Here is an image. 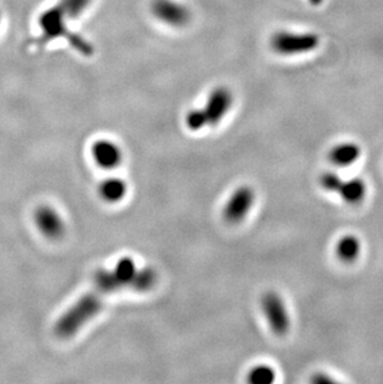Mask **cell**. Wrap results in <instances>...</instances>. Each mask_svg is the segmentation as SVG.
I'll use <instances>...</instances> for the list:
<instances>
[{"mask_svg": "<svg viewBox=\"0 0 383 384\" xmlns=\"http://www.w3.org/2000/svg\"><path fill=\"white\" fill-rule=\"evenodd\" d=\"M95 290H97L102 295H107L110 292H115L117 290L123 289V285L117 280L116 275L112 270L100 269L94 276Z\"/></svg>", "mask_w": 383, "mask_h": 384, "instance_id": "13", "label": "cell"}, {"mask_svg": "<svg viewBox=\"0 0 383 384\" xmlns=\"http://www.w3.org/2000/svg\"><path fill=\"white\" fill-rule=\"evenodd\" d=\"M35 222L40 232L49 239H59L65 232L62 217L50 206H41L35 214Z\"/></svg>", "mask_w": 383, "mask_h": 384, "instance_id": "7", "label": "cell"}, {"mask_svg": "<svg viewBox=\"0 0 383 384\" xmlns=\"http://www.w3.org/2000/svg\"><path fill=\"white\" fill-rule=\"evenodd\" d=\"M232 104H233V95L227 87H217L213 90L207 100L206 108H204L207 118H208V125L211 126L217 125L229 111Z\"/></svg>", "mask_w": 383, "mask_h": 384, "instance_id": "6", "label": "cell"}, {"mask_svg": "<svg viewBox=\"0 0 383 384\" xmlns=\"http://www.w3.org/2000/svg\"><path fill=\"white\" fill-rule=\"evenodd\" d=\"M320 39L316 34L290 33V31H278L272 35V50L280 55H299L315 50L319 46Z\"/></svg>", "mask_w": 383, "mask_h": 384, "instance_id": "2", "label": "cell"}, {"mask_svg": "<svg viewBox=\"0 0 383 384\" xmlns=\"http://www.w3.org/2000/svg\"><path fill=\"white\" fill-rule=\"evenodd\" d=\"M254 190L250 187L243 185L234 192L227 206L224 208V219L230 224L242 222L250 211L254 203Z\"/></svg>", "mask_w": 383, "mask_h": 384, "instance_id": "5", "label": "cell"}, {"mask_svg": "<svg viewBox=\"0 0 383 384\" xmlns=\"http://www.w3.org/2000/svg\"><path fill=\"white\" fill-rule=\"evenodd\" d=\"M341 182H342V178L336 173H323L320 177V184H321L322 188L328 192H331V193H337Z\"/></svg>", "mask_w": 383, "mask_h": 384, "instance_id": "19", "label": "cell"}, {"mask_svg": "<svg viewBox=\"0 0 383 384\" xmlns=\"http://www.w3.org/2000/svg\"><path fill=\"white\" fill-rule=\"evenodd\" d=\"M151 11L155 19L174 28H182L190 20L188 9L176 0H153Z\"/></svg>", "mask_w": 383, "mask_h": 384, "instance_id": "4", "label": "cell"}, {"mask_svg": "<svg viewBox=\"0 0 383 384\" xmlns=\"http://www.w3.org/2000/svg\"><path fill=\"white\" fill-rule=\"evenodd\" d=\"M102 294L97 290L83 295L56 322L55 334L62 339H70L85 323L95 318L102 308Z\"/></svg>", "mask_w": 383, "mask_h": 384, "instance_id": "1", "label": "cell"}, {"mask_svg": "<svg viewBox=\"0 0 383 384\" xmlns=\"http://www.w3.org/2000/svg\"><path fill=\"white\" fill-rule=\"evenodd\" d=\"M310 1L314 6H319L320 3H322V0H310Z\"/></svg>", "mask_w": 383, "mask_h": 384, "instance_id": "20", "label": "cell"}, {"mask_svg": "<svg viewBox=\"0 0 383 384\" xmlns=\"http://www.w3.org/2000/svg\"><path fill=\"white\" fill-rule=\"evenodd\" d=\"M91 0H62L60 6L65 17L75 19L89 6Z\"/></svg>", "mask_w": 383, "mask_h": 384, "instance_id": "17", "label": "cell"}, {"mask_svg": "<svg viewBox=\"0 0 383 384\" xmlns=\"http://www.w3.org/2000/svg\"><path fill=\"white\" fill-rule=\"evenodd\" d=\"M361 243L354 235H347L339 240L336 246V255L341 262H352L360 256Z\"/></svg>", "mask_w": 383, "mask_h": 384, "instance_id": "11", "label": "cell"}, {"mask_svg": "<svg viewBox=\"0 0 383 384\" xmlns=\"http://www.w3.org/2000/svg\"><path fill=\"white\" fill-rule=\"evenodd\" d=\"M186 123L189 129L192 131H198L200 128L204 127L208 125V118H207L204 110H192L187 113Z\"/></svg>", "mask_w": 383, "mask_h": 384, "instance_id": "18", "label": "cell"}, {"mask_svg": "<svg viewBox=\"0 0 383 384\" xmlns=\"http://www.w3.org/2000/svg\"><path fill=\"white\" fill-rule=\"evenodd\" d=\"M261 307L272 332L283 336L289 331L290 320L283 299L274 291H267L261 299Z\"/></svg>", "mask_w": 383, "mask_h": 384, "instance_id": "3", "label": "cell"}, {"mask_svg": "<svg viewBox=\"0 0 383 384\" xmlns=\"http://www.w3.org/2000/svg\"><path fill=\"white\" fill-rule=\"evenodd\" d=\"M275 379V372L269 366H258L250 371L248 381L254 384L272 383Z\"/></svg>", "mask_w": 383, "mask_h": 384, "instance_id": "16", "label": "cell"}, {"mask_svg": "<svg viewBox=\"0 0 383 384\" xmlns=\"http://www.w3.org/2000/svg\"><path fill=\"white\" fill-rule=\"evenodd\" d=\"M127 190V185L123 179L110 178L106 179L105 182L100 184L101 198L109 203H116L121 201Z\"/></svg>", "mask_w": 383, "mask_h": 384, "instance_id": "12", "label": "cell"}, {"mask_svg": "<svg viewBox=\"0 0 383 384\" xmlns=\"http://www.w3.org/2000/svg\"><path fill=\"white\" fill-rule=\"evenodd\" d=\"M112 271L116 275L117 280L123 285V287H130L134 275L137 273V267L131 257H123L121 260H118Z\"/></svg>", "mask_w": 383, "mask_h": 384, "instance_id": "14", "label": "cell"}, {"mask_svg": "<svg viewBox=\"0 0 383 384\" xmlns=\"http://www.w3.org/2000/svg\"><path fill=\"white\" fill-rule=\"evenodd\" d=\"M92 156L96 163L105 169L116 168L123 161L120 148L113 142L107 139H100L95 142L92 145Z\"/></svg>", "mask_w": 383, "mask_h": 384, "instance_id": "8", "label": "cell"}, {"mask_svg": "<svg viewBox=\"0 0 383 384\" xmlns=\"http://www.w3.org/2000/svg\"><path fill=\"white\" fill-rule=\"evenodd\" d=\"M361 157L360 145L354 142H344L335 145L328 153V159L336 167H350L358 158Z\"/></svg>", "mask_w": 383, "mask_h": 384, "instance_id": "9", "label": "cell"}, {"mask_svg": "<svg viewBox=\"0 0 383 384\" xmlns=\"http://www.w3.org/2000/svg\"><path fill=\"white\" fill-rule=\"evenodd\" d=\"M366 184L362 179L354 178L350 180H344L340 184L337 194L342 198V201L351 206L360 204L366 197Z\"/></svg>", "mask_w": 383, "mask_h": 384, "instance_id": "10", "label": "cell"}, {"mask_svg": "<svg viewBox=\"0 0 383 384\" xmlns=\"http://www.w3.org/2000/svg\"><path fill=\"white\" fill-rule=\"evenodd\" d=\"M155 281H157V273L155 270L151 267H144L141 270H137L130 287L136 291H148L153 287Z\"/></svg>", "mask_w": 383, "mask_h": 384, "instance_id": "15", "label": "cell"}]
</instances>
